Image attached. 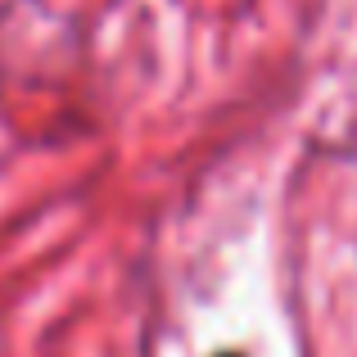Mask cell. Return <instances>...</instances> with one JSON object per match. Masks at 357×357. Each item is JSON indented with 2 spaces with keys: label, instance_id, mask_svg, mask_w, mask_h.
<instances>
[{
  "label": "cell",
  "instance_id": "6da1fadb",
  "mask_svg": "<svg viewBox=\"0 0 357 357\" xmlns=\"http://www.w3.org/2000/svg\"><path fill=\"white\" fill-rule=\"evenodd\" d=\"M218 357H240V353H218Z\"/></svg>",
  "mask_w": 357,
  "mask_h": 357
}]
</instances>
